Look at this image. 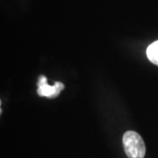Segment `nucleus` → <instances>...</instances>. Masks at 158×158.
I'll list each match as a JSON object with an SVG mask.
<instances>
[{"instance_id":"nucleus-3","label":"nucleus","mask_w":158,"mask_h":158,"mask_svg":"<svg viewBox=\"0 0 158 158\" xmlns=\"http://www.w3.org/2000/svg\"><path fill=\"white\" fill-rule=\"evenodd\" d=\"M147 56L153 64L158 66V40L154 41L148 47Z\"/></svg>"},{"instance_id":"nucleus-2","label":"nucleus","mask_w":158,"mask_h":158,"mask_svg":"<svg viewBox=\"0 0 158 158\" xmlns=\"http://www.w3.org/2000/svg\"><path fill=\"white\" fill-rule=\"evenodd\" d=\"M38 90L37 94L40 97H46L49 98H56L63 90L64 85L60 82H56L55 85H48V79L44 76H40L38 79Z\"/></svg>"},{"instance_id":"nucleus-1","label":"nucleus","mask_w":158,"mask_h":158,"mask_svg":"<svg viewBox=\"0 0 158 158\" xmlns=\"http://www.w3.org/2000/svg\"><path fill=\"white\" fill-rule=\"evenodd\" d=\"M122 142L125 152L128 158H144L146 147L141 136L135 131H127L123 135Z\"/></svg>"}]
</instances>
